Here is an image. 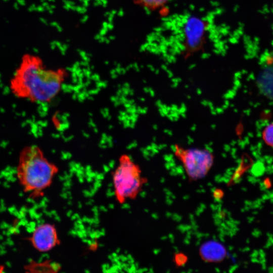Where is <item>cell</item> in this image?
I'll list each match as a JSON object with an SVG mask.
<instances>
[{
    "mask_svg": "<svg viewBox=\"0 0 273 273\" xmlns=\"http://www.w3.org/2000/svg\"><path fill=\"white\" fill-rule=\"evenodd\" d=\"M168 0H140L143 5L150 9H156L164 6Z\"/></svg>",
    "mask_w": 273,
    "mask_h": 273,
    "instance_id": "9c48e42d",
    "label": "cell"
},
{
    "mask_svg": "<svg viewBox=\"0 0 273 273\" xmlns=\"http://www.w3.org/2000/svg\"><path fill=\"white\" fill-rule=\"evenodd\" d=\"M262 136L265 143L273 148V123L268 124L264 128Z\"/></svg>",
    "mask_w": 273,
    "mask_h": 273,
    "instance_id": "ba28073f",
    "label": "cell"
},
{
    "mask_svg": "<svg viewBox=\"0 0 273 273\" xmlns=\"http://www.w3.org/2000/svg\"><path fill=\"white\" fill-rule=\"evenodd\" d=\"M112 180L116 201L123 204L135 199L148 181L139 165L127 155L120 156L112 172Z\"/></svg>",
    "mask_w": 273,
    "mask_h": 273,
    "instance_id": "3957f363",
    "label": "cell"
},
{
    "mask_svg": "<svg viewBox=\"0 0 273 273\" xmlns=\"http://www.w3.org/2000/svg\"><path fill=\"white\" fill-rule=\"evenodd\" d=\"M64 80L62 71L47 69L39 57L26 54L10 78L9 87L19 99L35 104L48 103L58 95Z\"/></svg>",
    "mask_w": 273,
    "mask_h": 273,
    "instance_id": "6da1fadb",
    "label": "cell"
},
{
    "mask_svg": "<svg viewBox=\"0 0 273 273\" xmlns=\"http://www.w3.org/2000/svg\"><path fill=\"white\" fill-rule=\"evenodd\" d=\"M26 239L40 252H49L61 244L56 227L50 223H43L36 226Z\"/></svg>",
    "mask_w": 273,
    "mask_h": 273,
    "instance_id": "5b68a950",
    "label": "cell"
},
{
    "mask_svg": "<svg viewBox=\"0 0 273 273\" xmlns=\"http://www.w3.org/2000/svg\"><path fill=\"white\" fill-rule=\"evenodd\" d=\"M57 166L44 156L37 145L25 146L19 152L16 172L18 182L29 198L38 199L52 184Z\"/></svg>",
    "mask_w": 273,
    "mask_h": 273,
    "instance_id": "7a4b0ae2",
    "label": "cell"
},
{
    "mask_svg": "<svg viewBox=\"0 0 273 273\" xmlns=\"http://www.w3.org/2000/svg\"><path fill=\"white\" fill-rule=\"evenodd\" d=\"M224 249L220 245L214 242L204 244L201 248V256L207 261H215L222 259Z\"/></svg>",
    "mask_w": 273,
    "mask_h": 273,
    "instance_id": "52a82bcc",
    "label": "cell"
},
{
    "mask_svg": "<svg viewBox=\"0 0 273 273\" xmlns=\"http://www.w3.org/2000/svg\"><path fill=\"white\" fill-rule=\"evenodd\" d=\"M173 153L181 163L190 181L205 177L214 163L213 154L205 148L185 147L175 144Z\"/></svg>",
    "mask_w": 273,
    "mask_h": 273,
    "instance_id": "277c9868",
    "label": "cell"
},
{
    "mask_svg": "<svg viewBox=\"0 0 273 273\" xmlns=\"http://www.w3.org/2000/svg\"><path fill=\"white\" fill-rule=\"evenodd\" d=\"M61 266L58 263L47 260L41 262H36L31 260L24 266L26 272H50L55 273L59 271Z\"/></svg>",
    "mask_w": 273,
    "mask_h": 273,
    "instance_id": "8992f818",
    "label": "cell"
},
{
    "mask_svg": "<svg viewBox=\"0 0 273 273\" xmlns=\"http://www.w3.org/2000/svg\"><path fill=\"white\" fill-rule=\"evenodd\" d=\"M5 270V267L4 265L0 264V273L4 272Z\"/></svg>",
    "mask_w": 273,
    "mask_h": 273,
    "instance_id": "30bf717a",
    "label": "cell"
}]
</instances>
